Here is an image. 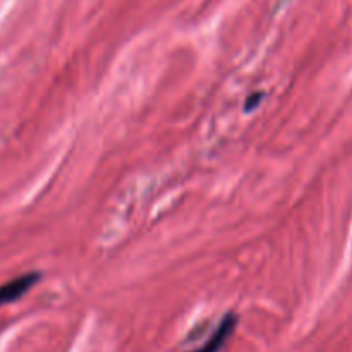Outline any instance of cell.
Wrapping results in <instances>:
<instances>
[{"mask_svg": "<svg viewBox=\"0 0 352 352\" xmlns=\"http://www.w3.org/2000/svg\"><path fill=\"white\" fill-rule=\"evenodd\" d=\"M237 327V316L234 313H227L222 320H220L219 327L213 330L212 336L206 339L205 344H201L196 349L188 351V352H220L223 349V346L227 344V340L230 339V336L234 333Z\"/></svg>", "mask_w": 352, "mask_h": 352, "instance_id": "obj_1", "label": "cell"}, {"mask_svg": "<svg viewBox=\"0 0 352 352\" xmlns=\"http://www.w3.org/2000/svg\"><path fill=\"white\" fill-rule=\"evenodd\" d=\"M38 280H40V274L38 272H30V274L19 275V277L0 285V306L10 305V302L23 298Z\"/></svg>", "mask_w": 352, "mask_h": 352, "instance_id": "obj_2", "label": "cell"}, {"mask_svg": "<svg viewBox=\"0 0 352 352\" xmlns=\"http://www.w3.org/2000/svg\"><path fill=\"white\" fill-rule=\"evenodd\" d=\"M261 98H263V93H254V95L246 102V110L256 109V105L261 102Z\"/></svg>", "mask_w": 352, "mask_h": 352, "instance_id": "obj_3", "label": "cell"}]
</instances>
